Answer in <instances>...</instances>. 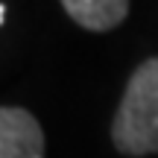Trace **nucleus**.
I'll list each match as a JSON object with an SVG mask.
<instances>
[{
	"instance_id": "obj_1",
	"label": "nucleus",
	"mask_w": 158,
	"mask_h": 158,
	"mask_svg": "<svg viewBox=\"0 0 158 158\" xmlns=\"http://www.w3.org/2000/svg\"><path fill=\"white\" fill-rule=\"evenodd\" d=\"M111 141L117 152L132 158L158 152V56L141 62L129 76L111 123Z\"/></svg>"
},
{
	"instance_id": "obj_2",
	"label": "nucleus",
	"mask_w": 158,
	"mask_h": 158,
	"mask_svg": "<svg viewBox=\"0 0 158 158\" xmlns=\"http://www.w3.org/2000/svg\"><path fill=\"white\" fill-rule=\"evenodd\" d=\"M0 158H44V132L21 106H0Z\"/></svg>"
},
{
	"instance_id": "obj_4",
	"label": "nucleus",
	"mask_w": 158,
	"mask_h": 158,
	"mask_svg": "<svg viewBox=\"0 0 158 158\" xmlns=\"http://www.w3.org/2000/svg\"><path fill=\"white\" fill-rule=\"evenodd\" d=\"M3 18H6V9H3V3H0V23H3Z\"/></svg>"
},
{
	"instance_id": "obj_3",
	"label": "nucleus",
	"mask_w": 158,
	"mask_h": 158,
	"mask_svg": "<svg viewBox=\"0 0 158 158\" xmlns=\"http://www.w3.org/2000/svg\"><path fill=\"white\" fill-rule=\"evenodd\" d=\"M70 21L88 32H108L129 15V0H62Z\"/></svg>"
}]
</instances>
